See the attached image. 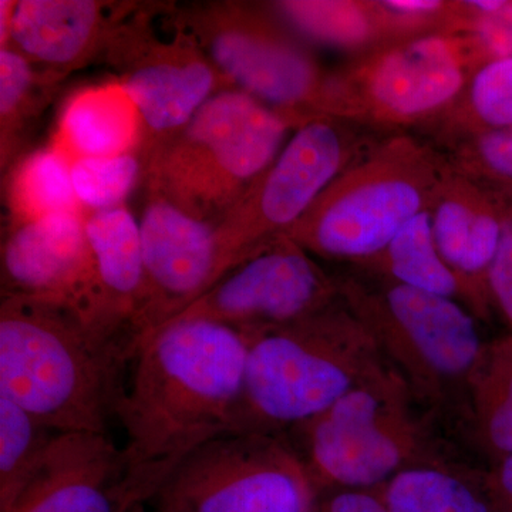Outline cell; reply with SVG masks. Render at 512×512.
<instances>
[{"label":"cell","instance_id":"6da1fadb","mask_svg":"<svg viewBox=\"0 0 512 512\" xmlns=\"http://www.w3.org/2000/svg\"><path fill=\"white\" fill-rule=\"evenodd\" d=\"M249 340L211 320H175L131 360L114 417L126 434L121 448L127 483L150 504L168 476L202 444L231 433Z\"/></svg>","mask_w":512,"mask_h":512},{"label":"cell","instance_id":"7a4b0ae2","mask_svg":"<svg viewBox=\"0 0 512 512\" xmlns=\"http://www.w3.org/2000/svg\"><path fill=\"white\" fill-rule=\"evenodd\" d=\"M119 346L64 303L8 296L0 305V396L57 433L107 434L123 367Z\"/></svg>","mask_w":512,"mask_h":512},{"label":"cell","instance_id":"3957f363","mask_svg":"<svg viewBox=\"0 0 512 512\" xmlns=\"http://www.w3.org/2000/svg\"><path fill=\"white\" fill-rule=\"evenodd\" d=\"M247 338L244 389L231 433L285 434L389 365L342 298Z\"/></svg>","mask_w":512,"mask_h":512},{"label":"cell","instance_id":"277c9868","mask_svg":"<svg viewBox=\"0 0 512 512\" xmlns=\"http://www.w3.org/2000/svg\"><path fill=\"white\" fill-rule=\"evenodd\" d=\"M443 430L387 365L285 437L319 498L330 491L382 487L416 467L460 463Z\"/></svg>","mask_w":512,"mask_h":512},{"label":"cell","instance_id":"5b68a950","mask_svg":"<svg viewBox=\"0 0 512 512\" xmlns=\"http://www.w3.org/2000/svg\"><path fill=\"white\" fill-rule=\"evenodd\" d=\"M340 298L441 427L457 430L485 342L463 303L363 274L339 276Z\"/></svg>","mask_w":512,"mask_h":512},{"label":"cell","instance_id":"8992f818","mask_svg":"<svg viewBox=\"0 0 512 512\" xmlns=\"http://www.w3.org/2000/svg\"><path fill=\"white\" fill-rule=\"evenodd\" d=\"M447 167L429 140L406 131L386 134L335 178L285 237L313 256L365 264L430 210Z\"/></svg>","mask_w":512,"mask_h":512},{"label":"cell","instance_id":"52a82bcc","mask_svg":"<svg viewBox=\"0 0 512 512\" xmlns=\"http://www.w3.org/2000/svg\"><path fill=\"white\" fill-rule=\"evenodd\" d=\"M303 123L239 90H221L180 133L150 154L147 188L217 224Z\"/></svg>","mask_w":512,"mask_h":512},{"label":"cell","instance_id":"ba28073f","mask_svg":"<svg viewBox=\"0 0 512 512\" xmlns=\"http://www.w3.org/2000/svg\"><path fill=\"white\" fill-rule=\"evenodd\" d=\"M178 18L228 89L302 121L345 120L338 72H326L268 6L211 3Z\"/></svg>","mask_w":512,"mask_h":512},{"label":"cell","instance_id":"9c48e42d","mask_svg":"<svg viewBox=\"0 0 512 512\" xmlns=\"http://www.w3.org/2000/svg\"><path fill=\"white\" fill-rule=\"evenodd\" d=\"M370 130L335 117L296 128L271 167L217 222L229 271L298 224L335 178L376 143Z\"/></svg>","mask_w":512,"mask_h":512},{"label":"cell","instance_id":"30bf717a","mask_svg":"<svg viewBox=\"0 0 512 512\" xmlns=\"http://www.w3.org/2000/svg\"><path fill=\"white\" fill-rule=\"evenodd\" d=\"M318 493L285 434L225 433L178 464L156 512H313Z\"/></svg>","mask_w":512,"mask_h":512},{"label":"cell","instance_id":"8fae6325","mask_svg":"<svg viewBox=\"0 0 512 512\" xmlns=\"http://www.w3.org/2000/svg\"><path fill=\"white\" fill-rule=\"evenodd\" d=\"M483 66L466 36L429 33L357 57L340 70L346 120L376 130L433 123Z\"/></svg>","mask_w":512,"mask_h":512},{"label":"cell","instance_id":"7c38bea8","mask_svg":"<svg viewBox=\"0 0 512 512\" xmlns=\"http://www.w3.org/2000/svg\"><path fill=\"white\" fill-rule=\"evenodd\" d=\"M148 18L126 16L103 50L140 116L147 158L180 133L211 97L228 89L178 15L165 37Z\"/></svg>","mask_w":512,"mask_h":512},{"label":"cell","instance_id":"4fadbf2b","mask_svg":"<svg viewBox=\"0 0 512 512\" xmlns=\"http://www.w3.org/2000/svg\"><path fill=\"white\" fill-rule=\"evenodd\" d=\"M338 301L339 276L328 274L306 249L282 235L168 323L211 320L249 336L308 318Z\"/></svg>","mask_w":512,"mask_h":512},{"label":"cell","instance_id":"5bb4252c","mask_svg":"<svg viewBox=\"0 0 512 512\" xmlns=\"http://www.w3.org/2000/svg\"><path fill=\"white\" fill-rule=\"evenodd\" d=\"M146 301L134 328L131 360L165 323L229 272L217 224L201 220L148 190L140 220Z\"/></svg>","mask_w":512,"mask_h":512},{"label":"cell","instance_id":"9a60e30c","mask_svg":"<svg viewBox=\"0 0 512 512\" xmlns=\"http://www.w3.org/2000/svg\"><path fill=\"white\" fill-rule=\"evenodd\" d=\"M84 220L62 212L13 224L2 245V298L64 303L90 326L94 268Z\"/></svg>","mask_w":512,"mask_h":512},{"label":"cell","instance_id":"2e32d148","mask_svg":"<svg viewBox=\"0 0 512 512\" xmlns=\"http://www.w3.org/2000/svg\"><path fill=\"white\" fill-rule=\"evenodd\" d=\"M141 505L109 434L59 433L9 512H133Z\"/></svg>","mask_w":512,"mask_h":512},{"label":"cell","instance_id":"e0dca14e","mask_svg":"<svg viewBox=\"0 0 512 512\" xmlns=\"http://www.w3.org/2000/svg\"><path fill=\"white\" fill-rule=\"evenodd\" d=\"M429 211L437 248L464 286L468 311L491 322L488 274L503 229L500 197L448 164Z\"/></svg>","mask_w":512,"mask_h":512},{"label":"cell","instance_id":"ac0fdd59","mask_svg":"<svg viewBox=\"0 0 512 512\" xmlns=\"http://www.w3.org/2000/svg\"><path fill=\"white\" fill-rule=\"evenodd\" d=\"M127 13L94 0H20L8 46L52 77L66 74L103 52Z\"/></svg>","mask_w":512,"mask_h":512},{"label":"cell","instance_id":"d6986e66","mask_svg":"<svg viewBox=\"0 0 512 512\" xmlns=\"http://www.w3.org/2000/svg\"><path fill=\"white\" fill-rule=\"evenodd\" d=\"M268 8L303 42L357 57L410 37L440 33L436 22L397 12L386 0H286Z\"/></svg>","mask_w":512,"mask_h":512},{"label":"cell","instance_id":"ffe728a7","mask_svg":"<svg viewBox=\"0 0 512 512\" xmlns=\"http://www.w3.org/2000/svg\"><path fill=\"white\" fill-rule=\"evenodd\" d=\"M136 107L119 84L90 87L69 100L56 144L70 158L110 157L144 150Z\"/></svg>","mask_w":512,"mask_h":512},{"label":"cell","instance_id":"44dd1931","mask_svg":"<svg viewBox=\"0 0 512 512\" xmlns=\"http://www.w3.org/2000/svg\"><path fill=\"white\" fill-rule=\"evenodd\" d=\"M457 431L490 464L512 454V333L485 342Z\"/></svg>","mask_w":512,"mask_h":512},{"label":"cell","instance_id":"7402d4cb","mask_svg":"<svg viewBox=\"0 0 512 512\" xmlns=\"http://www.w3.org/2000/svg\"><path fill=\"white\" fill-rule=\"evenodd\" d=\"M356 268L360 274L454 299L467 308L464 286L437 248L430 211L407 222L379 255Z\"/></svg>","mask_w":512,"mask_h":512},{"label":"cell","instance_id":"603a6c76","mask_svg":"<svg viewBox=\"0 0 512 512\" xmlns=\"http://www.w3.org/2000/svg\"><path fill=\"white\" fill-rule=\"evenodd\" d=\"M377 488L390 512H494L481 470L464 461L412 468Z\"/></svg>","mask_w":512,"mask_h":512},{"label":"cell","instance_id":"cb8c5ba5","mask_svg":"<svg viewBox=\"0 0 512 512\" xmlns=\"http://www.w3.org/2000/svg\"><path fill=\"white\" fill-rule=\"evenodd\" d=\"M72 161L55 143L30 154L16 167L8 190L16 222L62 212L84 214L73 188Z\"/></svg>","mask_w":512,"mask_h":512},{"label":"cell","instance_id":"d4e9b609","mask_svg":"<svg viewBox=\"0 0 512 512\" xmlns=\"http://www.w3.org/2000/svg\"><path fill=\"white\" fill-rule=\"evenodd\" d=\"M433 124L439 141L512 127V56L483 64L460 99Z\"/></svg>","mask_w":512,"mask_h":512},{"label":"cell","instance_id":"484cf974","mask_svg":"<svg viewBox=\"0 0 512 512\" xmlns=\"http://www.w3.org/2000/svg\"><path fill=\"white\" fill-rule=\"evenodd\" d=\"M56 434L0 396V512H9L28 487Z\"/></svg>","mask_w":512,"mask_h":512},{"label":"cell","instance_id":"4316f807","mask_svg":"<svg viewBox=\"0 0 512 512\" xmlns=\"http://www.w3.org/2000/svg\"><path fill=\"white\" fill-rule=\"evenodd\" d=\"M147 154L130 151L110 157L74 158L72 181L77 201L92 212L121 207L146 178Z\"/></svg>","mask_w":512,"mask_h":512},{"label":"cell","instance_id":"83f0119b","mask_svg":"<svg viewBox=\"0 0 512 512\" xmlns=\"http://www.w3.org/2000/svg\"><path fill=\"white\" fill-rule=\"evenodd\" d=\"M434 144L454 170L512 198V127L460 134Z\"/></svg>","mask_w":512,"mask_h":512},{"label":"cell","instance_id":"f1b7e54d","mask_svg":"<svg viewBox=\"0 0 512 512\" xmlns=\"http://www.w3.org/2000/svg\"><path fill=\"white\" fill-rule=\"evenodd\" d=\"M42 70L30 63L13 47L0 49V123H2V157L15 147L18 134L39 109L45 97L43 87L52 79L40 76Z\"/></svg>","mask_w":512,"mask_h":512},{"label":"cell","instance_id":"f546056e","mask_svg":"<svg viewBox=\"0 0 512 512\" xmlns=\"http://www.w3.org/2000/svg\"><path fill=\"white\" fill-rule=\"evenodd\" d=\"M447 33L466 36L483 64L512 56V0L456 2Z\"/></svg>","mask_w":512,"mask_h":512},{"label":"cell","instance_id":"4dcf8cb0","mask_svg":"<svg viewBox=\"0 0 512 512\" xmlns=\"http://www.w3.org/2000/svg\"><path fill=\"white\" fill-rule=\"evenodd\" d=\"M498 197L503 204V229L488 274V296L494 318L500 319L508 333H512V198Z\"/></svg>","mask_w":512,"mask_h":512},{"label":"cell","instance_id":"1f68e13d","mask_svg":"<svg viewBox=\"0 0 512 512\" xmlns=\"http://www.w3.org/2000/svg\"><path fill=\"white\" fill-rule=\"evenodd\" d=\"M315 512H390L379 488L330 491L320 495Z\"/></svg>","mask_w":512,"mask_h":512},{"label":"cell","instance_id":"d6a6232c","mask_svg":"<svg viewBox=\"0 0 512 512\" xmlns=\"http://www.w3.org/2000/svg\"><path fill=\"white\" fill-rule=\"evenodd\" d=\"M481 480L494 512H512V454L488 464Z\"/></svg>","mask_w":512,"mask_h":512},{"label":"cell","instance_id":"836d02e7","mask_svg":"<svg viewBox=\"0 0 512 512\" xmlns=\"http://www.w3.org/2000/svg\"><path fill=\"white\" fill-rule=\"evenodd\" d=\"M16 2L2 0L0 2V45H9L10 28H12L13 13H15ZM0 47V49H2Z\"/></svg>","mask_w":512,"mask_h":512},{"label":"cell","instance_id":"e575fe53","mask_svg":"<svg viewBox=\"0 0 512 512\" xmlns=\"http://www.w3.org/2000/svg\"><path fill=\"white\" fill-rule=\"evenodd\" d=\"M133 512H147L146 505H141V507L136 508Z\"/></svg>","mask_w":512,"mask_h":512},{"label":"cell","instance_id":"d590c367","mask_svg":"<svg viewBox=\"0 0 512 512\" xmlns=\"http://www.w3.org/2000/svg\"><path fill=\"white\" fill-rule=\"evenodd\" d=\"M313 512H315V511H313Z\"/></svg>","mask_w":512,"mask_h":512}]
</instances>
